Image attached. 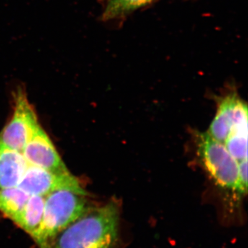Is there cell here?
<instances>
[{
  "label": "cell",
  "mask_w": 248,
  "mask_h": 248,
  "mask_svg": "<svg viewBox=\"0 0 248 248\" xmlns=\"http://www.w3.org/2000/svg\"><path fill=\"white\" fill-rule=\"evenodd\" d=\"M119 215L115 202L90 208L58 234L49 248H114L118 239Z\"/></svg>",
  "instance_id": "obj_1"
},
{
  "label": "cell",
  "mask_w": 248,
  "mask_h": 248,
  "mask_svg": "<svg viewBox=\"0 0 248 248\" xmlns=\"http://www.w3.org/2000/svg\"><path fill=\"white\" fill-rule=\"evenodd\" d=\"M85 196L67 190L46 196L42 225L32 237L40 248H50L58 234L91 208Z\"/></svg>",
  "instance_id": "obj_2"
},
{
  "label": "cell",
  "mask_w": 248,
  "mask_h": 248,
  "mask_svg": "<svg viewBox=\"0 0 248 248\" xmlns=\"http://www.w3.org/2000/svg\"><path fill=\"white\" fill-rule=\"evenodd\" d=\"M197 153L209 177L217 187L236 195L239 194V162L232 156L223 143L207 132L195 135Z\"/></svg>",
  "instance_id": "obj_3"
},
{
  "label": "cell",
  "mask_w": 248,
  "mask_h": 248,
  "mask_svg": "<svg viewBox=\"0 0 248 248\" xmlns=\"http://www.w3.org/2000/svg\"><path fill=\"white\" fill-rule=\"evenodd\" d=\"M40 126L25 91L17 89L11 120L0 133V144L22 153L24 147Z\"/></svg>",
  "instance_id": "obj_4"
},
{
  "label": "cell",
  "mask_w": 248,
  "mask_h": 248,
  "mask_svg": "<svg viewBox=\"0 0 248 248\" xmlns=\"http://www.w3.org/2000/svg\"><path fill=\"white\" fill-rule=\"evenodd\" d=\"M248 131V107L236 93L221 98L215 118L207 133L224 143L231 135Z\"/></svg>",
  "instance_id": "obj_5"
},
{
  "label": "cell",
  "mask_w": 248,
  "mask_h": 248,
  "mask_svg": "<svg viewBox=\"0 0 248 248\" xmlns=\"http://www.w3.org/2000/svg\"><path fill=\"white\" fill-rule=\"evenodd\" d=\"M17 186L30 195L46 197L52 192L62 190L87 195L78 179L69 171L52 172L29 164Z\"/></svg>",
  "instance_id": "obj_6"
},
{
  "label": "cell",
  "mask_w": 248,
  "mask_h": 248,
  "mask_svg": "<svg viewBox=\"0 0 248 248\" xmlns=\"http://www.w3.org/2000/svg\"><path fill=\"white\" fill-rule=\"evenodd\" d=\"M22 155L29 165L55 172L68 171L53 142L41 126L24 147Z\"/></svg>",
  "instance_id": "obj_7"
},
{
  "label": "cell",
  "mask_w": 248,
  "mask_h": 248,
  "mask_svg": "<svg viewBox=\"0 0 248 248\" xmlns=\"http://www.w3.org/2000/svg\"><path fill=\"white\" fill-rule=\"evenodd\" d=\"M28 166L22 153L0 144V189L17 186Z\"/></svg>",
  "instance_id": "obj_8"
},
{
  "label": "cell",
  "mask_w": 248,
  "mask_h": 248,
  "mask_svg": "<svg viewBox=\"0 0 248 248\" xmlns=\"http://www.w3.org/2000/svg\"><path fill=\"white\" fill-rule=\"evenodd\" d=\"M45 204V197L31 195L22 211L12 221L33 237L42 225Z\"/></svg>",
  "instance_id": "obj_9"
},
{
  "label": "cell",
  "mask_w": 248,
  "mask_h": 248,
  "mask_svg": "<svg viewBox=\"0 0 248 248\" xmlns=\"http://www.w3.org/2000/svg\"><path fill=\"white\" fill-rule=\"evenodd\" d=\"M30 196L18 186L0 189V212L12 220L22 211Z\"/></svg>",
  "instance_id": "obj_10"
},
{
  "label": "cell",
  "mask_w": 248,
  "mask_h": 248,
  "mask_svg": "<svg viewBox=\"0 0 248 248\" xmlns=\"http://www.w3.org/2000/svg\"><path fill=\"white\" fill-rule=\"evenodd\" d=\"M155 0H108L102 15L103 20L122 17L151 4Z\"/></svg>",
  "instance_id": "obj_11"
},
{
  "label": "cell",
  "mask_w": 248,
  "mask_h": 248,
  "mask_svg": "<svg viewBox=\"0 0 248 248\" xmlns=\"http://www.w3.org/2000/svg\"><path fill=\"white\" fill-rule=\"evenodd\" d=\"M239 194L244 197L248 190V159L239 162Z\"/></svg>",
  "instance_id": "obj_12"
}]
</instances>
